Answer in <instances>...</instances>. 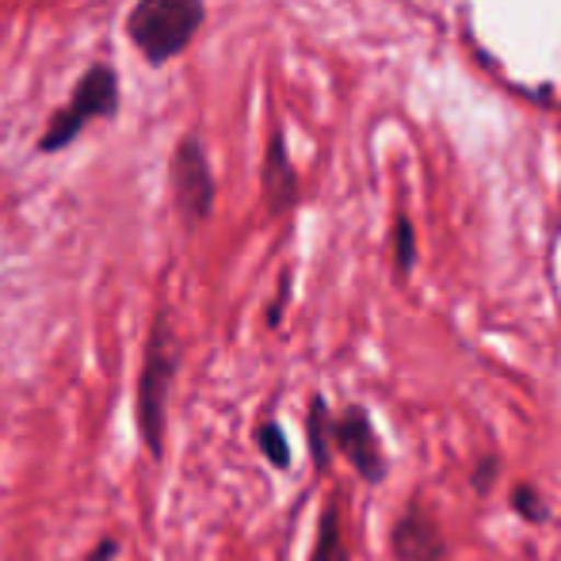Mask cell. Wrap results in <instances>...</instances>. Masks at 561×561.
Masks as SVG:
<instances>
[{
  "mask_svg": "<svg viewBox=\"0 0 561 561\" xmlns=\"http://www.w3.org/2000/svg\"><path fill=\"white\" fill-rule=\"evenodd\" d=\"M118 550H123V547H118V539H115V535H107V539H100L96 547L84 554V561H115Z\"/></svg>",
  "mask_w": 561,
  "mask_h": 561,
  "instance_id": "4fadbf2b",
  "label": "cell"
},
{
  "mask_svg": "<svg viewBox=\"0 0 561 561\" xmlns=\"http://www.w3.org/2000/svg\"><path fill=\"white\" fill-rule=\"evenodd\" d=\"M393 554H398V561H447V547L436 519L421 508L401 516L398 527H393Z\"/></svg>",
  "mask_w": 561,
  "mask_h": 561,
  "instance_id": "8992f818",
  "label": "cell"
},
{
  "mask_svg": "<svg viewBox=\"0 0 561 561\" xmlns=\"http://www.w3.org/2000/svg\"><path fill=\"white\" fill-rule=\"evenodd\" d=\"M310 561H347V542H344V527H340V508L325 504L318 519V542H313Z\"/></svg>",
  "mask_w": 561,
  "mask_h": 561,
  "instance_id": "ba28073f",
  "label": "cell"
},
{
  "mask_svg": "<svg viewBox=\"0 0 561 561\" xmlns=\"http://www.w3.org/2000/svg\"><path fill=\"white\" fill-rule=\"evenodd\" d=\"M180 370V336L172 329L169 313L157 310L153 325L146 336L138 370V398H134V416H138V436L146 444L149 458H164V432H169V393Z\"/></svg>",
  "mask_w": 561,
  "mask_h": 561,
  "instance_id": "6da1fadb",
  "label": "cell"
},
{
  "mask_svg": "<svg viewBox=\"0 0 561 561\" xmlns=\"http://www.w3.org/2000/svg\"><path fill=\"white\" fill-rule=\"evenodd\" d=\"M333 416H329V405H325V398H313L310 401V450H313V462L325 470V458H329V439H333Z\"/></svg>",
  "mask_w": 561,
  "mask_h": 561,
  "instance_id": "9c48e42d",
  "label": "cell"
},
{
  "mask_svg": "<svg viewBox=\"0 0 561 561\" xmlns=\"http://www.w3.org/2000/svg\"><path fill=\"white\" fill-rule=\"evenodd\" d=\"M169 180H172V203H176L180 218L187 226H203L215 215V172H210L207 149L195 134H187L169 161Z\"/></svg>",
  "mask_w": 561,
  "mask_h": 561,
  "instance_id": "277c9868",
  "label": "cell"
},
{
  "mask_svg": "<svg viewBox=\"0 0 561 561\" xmlns=\"http://www.w3.org/2000/svg\"><path fill=\"white\" fill-rule=\"evenodd\" d=\"M115 115H118V73L112 66H92L73 84L69 104L46 118V130L38 138V153H58V149L73 146L84 134V126Z\"/></svg>",
  "mask_w": 561,
  "mask_h": 561,
  "instance_id": "3957f363",
  "label": "cell"
},
{
  "mask_svg": "<svg viewBox=\"0 0 561 561\" xmlns=\"http://www.w3.org/2000/svg\"><path fill=\"white\" fill-rule=\"evenodd\" d=\"M203 20V0H138L126 15V35L149 66H164L192 46Z\"/></svg>",
  "mask_w": 561,
  "mask_h": 561,
  "instance_id": "7a4b0ae2",
  "label": "cell"
},
{
  "mask_svg": "<svg viewBox=\"0 0 561 561\" xmlns=\"http://www.w3.org/2000/svg\"><path fill=\"white\" fill-rule=\"evenodd\" d=\"M512 504H516L519 516H527V519H542L539 493H535L531 485H516V489H512Z\"/></svg>",
  "mask_w": 561,
  "mask_h": 561,
  "instance_id": "7c38bea8",
  "label": "cell"
},
{
  "mask_svg": "<svg viewBox=\"0 0 561 561\" xmlns=\"http://www.w3.org/2000/svg\"><path fill=\"white\" fill-rule=\"evenodd\" d=\"M333 447L347 462L359 470L363 481H382L386 478V458H382V444L375 436V424L363 413L359 405H347L344 413L333 416Z\"/></svg>",
  "mask_w": 561,
  "mask_h": 561,
  "instance_id": "5b68a950",
  "label": "cell"
},
{
  "mask_svg": "<svg viewBox=\"0 0 561 561\" xmlns=\"http://www.w3.org/2000/svg\"><path fill=\"white\" fill-rule=\"evenodd\" d=\"M256 447H260V455L275 466V470H287V466H290V444H287V436H283V428L275 421H260L256 424Z\"/></svg>",
  "mask_w": 561,
  "mask_h": 561,
  "instance_id": "30bf717a",
  "label": "cell"
},
{
  "mask_svg": "<svg viewBox=\"0 0 561 561\" xmlns=\"http://www.w3.org/2000/svg\"><path fill=\"white\" fill-rule=\"evenodd\" d=\"M393 249H398V275H409L416 260V237L409 218H398V226H393Z\"/></svg>",
  "mask_w": 561,
  "mask_h": 561,
  "instance_id": "8fae6325",
  "label": "cell"
},
{
  "mask_svg": "<svg viewBox=\"0 0 561 561\" xmlns=\"http://www.w3.org/2000/svg\"><path fill=\"white\" fill-rule=\"evenodd\" d=\"M264 199L272 215H287L298 199V172L287 157V141L283 134L275 130L272 141H267V153H264Z\"/></svg>",
  "mask_w": 561,
  "mask_h": 561,
  "instance_id": "52a82bcc",
  "label": "cell"
},
{
  "mask_svg": "<svg viewBox=\"0 0 561 561\" xmlns=\"http://www.w3.org/2000/svg\"><path fill=\"white\" fill-rule=\"evenodd\" d=\"M493 470H496V458H485V462H481L478 470H473V485H478L481 493H485L489 481H493Z\"/></svg>",
  "mask_w": 561,
  "mask_h": 561,
  "instance_id": "5bb4252c",
  "label": "cell"
}]
</instances>
